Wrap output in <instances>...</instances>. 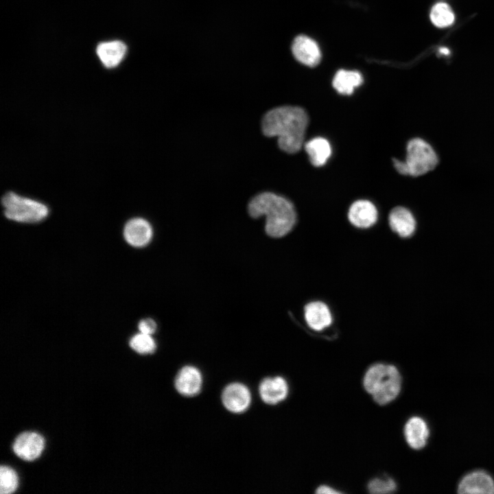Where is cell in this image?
<instances>
[{"label":"cell","mask_w":494,"mask_h":494,"mask_svg":"<svg viewBox=\"0 0 494 494\" xmlns=\"http://www.w3.org/2000/svg\"><path fill=\"white\" fill-rule=\"evenodd\" d=\"M292 50L294 57L307 66L315 67L320 61L321 53L317 43L307 36L296 37Z\"/></svg>","instance_id":"14"},{"label":"cell","mask_w":494,"mask_h":494,"mask_svg":"<svg viewBox=\"0 0 494 494\" xmlns=\"http://www.w3.org/2000/svg\"><path fill=\"white\" fill-rule=\"evenodd\" d=\"M251 393L246 386L241 383L227 385L222 393V402L229 412L240 414L246 412L251 404Z\"/></svg>","instance_id":"6"},{"label":"cell","mask_w":494,"mask_h":494,"mask_svg":"<svg viewBox=\"0 0 494 494\" xmlns=\"http://www.w3.org/2000/svg\"><path fill=\"white\" fill-rule=\"evenodd\" d=\"M138 327L140 332L152 335L156 329V324L152 318H145L139 322Z\"/></svg>","instance_id":"24"},{"label":"cell","mask_w":494,"mask_h":494,"mask_svg":"<svg viewBox=\"0 0 494 494\" xmlns=\"http://www.w3.org/2000/svg\"><path fill=\"white\" fill-rule=\"evenodd\" d=\"M404 161L393 158V165L402 175L419 176L433 170L438 163L433 148L421 138L411 139L407 145Z\"/></svg>","instance_id":"4"},{"label":"cell","mask_w":494,"mask_h":494,"mask_svg":"<svg viewBox=\"0 0 494 494\" xmlns=\"http://www.w3.org/2000/svg\"><path fill=\"white\" fill-rule=\"evenodd\" d=\"M129 344L134 351L140 354L152 353L156 348V342L152 335L141 332L132 336Z\"/></svg>","instance_id":"21"},{"label":"cell","mask_w":494,"mask_h":494,"mask_svg":"<svg viewBox=\"0 0 494 494\" xmlns=\"http://www.w3.org/2000/svg\"><path fill=\"white\" fill-rule=\"evenodd\" d=\"M391 230L401 237H410L416 229V220L412 213L406 208H393L388 216Z\"/></svg>","instance_id":"17"},{"label":"cell","mask_w":494,"mask_h":494,"mask_svg":"<svg viewBox=\"0 0 494 494\" xmlns=\"http://www.w3.org/2000/svg\"><path fill=\"white\" fill-rule=\"evenodd\" d=\"M368 490L374 494L391 493L396 491L397 486L394 479L390 477H377L368 483Z\"/></svg>","instance_id":"23"},{"label":"cell","mask_w":494,"mask_h":494,"mask_svg":"<svg viewBox=\"0 0 494 494\" xmlns=\"http://www.w3.org/2000/svg\"><path fill=\"white\" fill-rule=\"evenodd\" d=\"M430 18L436 27L443 28L454 23L455 14L447 3L439 2L432 6L430 13Z\"/></svg>","instance_id":"20"},{"label":"cell","mask_w":494,"mask_h":494,"mask_svg":"<svg viewBox=\"0 0 494 494\" xmlns=\"http://www.w3.org/2000/svg\"><path fill=\"white\" fill-rule=\"evenodd\" d=\"M18 477L16 472L6 466L0 468V493L10 494L18 487Z\"/></svg>","instance_id":"22"},{"label":"cell","mask_w":494,"mask_h":494,"mask_svg":"<svg viewBox=\"0 0 494 494\" xmlns=\"http://www.w3.org/2000/svg\"><path fill=\"white\" fill-rule=\"evenodd\" d=\"M457 489L462 494H494V479L484 470H474L461 478Z\"/></svg>","instance_id":"7"},{"label":"cell","mask_w":494,"mask_h":494,"mask_svg":"<svg viewBox=\"0 0 494 494\" xmlns=\"http://www.w3.org/2000/svg\"><path fill=\"white\" fill-rule=\"evenodd\" d=\"M288 392V384L281 376L266 377L259 386V396L261 400L268 405H277L284 401Z\"/></svg>","instance_id":"10"},{"label":"cell","mask_w":494,"mask_h":494,"mask_svg":"<svg viewBox=\"0 0 494 494\" xmlns=\"http://www.w3.org/2000/svg\"><path fill=\"white\" fill-rule=\"evenodd\" d=\"M439 51L441 54H445V55H447L449 54V50L445 47L440 48Z\"/></svg>","instance_id":"26"},{"label":"cell","mask_w":494,"mask_h":494,"mask_svg":"<svg viewBox=\"0 0 494 494\" xmlns=\"http://www.w3.org/2000/svg\"><path fill=\"white\" fill-rule=\"evenodd\" d=\"M308 121L304 109L285 106L268 111L262 119L261 128L266 136L277 137L281 150L294 154L302 148Z\"/></svg>","instance_id":"1"},{"label":"cell","mask_w":494,"mask_h":494,"mask_svg":"<svg viewBox=\"0 0 494 494\" xmlns=\"http://www.w3.org/2000/svg\"><path fill=\"white\" fill-rule=\"evenodd\" d=\"M203 383L200 370L193 366H185L177 373L174 386L177 392L185 397H193L201 390Z\"/></svg>","instance_id":"9"},{"label":"cell","mask_w":494,"mask_h":494,"mask_svg":"<svg viewBox=\"0 0 494 494\" xmlns=\"http://www.w3.org/2000/svg\"><path fill=\"white\" fill-rule=\"evenodd\" d=\"M402 379L397 368L392 364L375 363L364 376L363 386L379 405L394 401L401 390Z\"/></svg>","instance_id":"3"},{"label":"cell","mask_w":494,"mask_h":494,"mask_svg":"<svg viewBox=\"0 0 494 494\" xmlns=\"http://www.w3.org/2000/svg\"><path fill=\"white\" fill-rule=\"evenodd\" d=\"M45 447V440L38 433L27 432L19 435L15 439L12 449L21 459L33 461L42 454Z\"/></svg>","instance_id":"8"},{"label":"cell","mask_w":494,"mask_h":494,"mask_svg":"<svg viewBox=\"0 0 494 494\" xmlns=\"http://www.w3.org/2000/svg\"><path fill=\"white\" fill-rule=\"evenodd\" d=\"M316 493H340L342 492L340 491H337L329 486L321 485L317 488Z\"/></svg>","instance_id":"25"},{"label":"cell","mask_w":494,"mask_h":494,"mask_svg":"<svg viewBox=\"0 0 494 494\" xmlns=\"http://www.w3.org/2000/svg\"><path fill=\"white\" fill-rule=\"evenodd\" d=\"M248 211L254 218L266 216V232L274 238L286 235L296 222V213L292 203L271 192L261 193L252 198Z\"/></svg>","instance_id":"2"},{"label":"cell","mask_w":494,"mask_h":494,"mask_svg":"<svg viewBox=\"0 0 494 494\" xmlns=\"http://www.w3.org/2000/svg\"><path fill=\"white\" fill-rule=\"evenodd\" d=\"M1 202L5 216L18 222L36 223L49 214L48 207L43 203L12 191L6 193Z\"/></svg>","instance_id":"5"},{"label":"cell","mask_w":494,"mask_h":494,"mask_svg":"<svg viewBox=\"0 0 494 494\" xmlns=\"http://www.w3.org/2000/svg\"><path fill=\"white\" fill-rule=\"evenodd\" d=\"M152 228L145 219L136 217L127 222L124 228L126 241L134 247H143L152 237Z\"/></svg>","instance_id":"12"},{"label":"cell","mask_w":494,"mask_h":494,"mask_svg":"<svg viewBox=\"0 0 494 494\" xmlns=\"http://www.w3.org/2000/svg\"><path fill=\"white\" fill-rule=\"evenodd\" d=\"M378 213L375 206L366 200L354 202L349 207L348 219L351 224L359 228H368L377 220Z\"/></svg>","instance_id":"11"},{"label":"cell","mask_w":494,"mask_h":494,"mask_svg":"<svg viewBox=\"0 0 494 494\" xmlns=\"http://www.w3.org/2000/svg\"><path fill=\"white\" fill-rule=\"evenodd\" d=\"M126 51V45L120 40L102 42L96 47L99 59L108 69L118 66L124 58Z\"/></svg>","instance_id":"16"},{"label":"cell","mask_w":494,"mask_h":494,"mask_svg":"<svg viewBox=\"0 0 494 494\" xmlns=\"http://www.w3.org/2000/svg\"><path fill=\"white\" fill-rule=\"evenodd\" d=\"M304 318L309 328L322 331L329 327L332 316L329 307L322 301H312L304 307Z\"/></svg>","instance_id":"15"},{"label":"cell","mask_w":494,"mask_h":494,"mask_svg":"<svg viewBox=\"0 0 494 494\" xmlns=\"http://www.w3.org/2000/svg\"><path fill=\"white\" fill-rule=\"evenodd\" d=\"M305 150L311 163L315 167L324 165L331 154L329 142L322 137H316L307 142Z\"/></svg>","instance_id":"18"},{"label":"cell","mask_w":494,"mask_h":494,"mask_svg":"<svg viewBox=\"0 0 494 494\" xmlns=\"http://www.w3.org/2000/svg\"><path fill=\"white\" fill-rule=\"evenodd\" d=\"M403 433L408 445L413 449L419 450L427 445L430 429L424 419L414 416L405 423Z\"/></svg>","instance_id":"13"},{"label":"cell","mask_w":494,"mask_h":494,"mask_svg":"<svg viewBox=\"0 0 494 494\" xmlns=\"http://www.w3.org/2000/svg\"><path fill=\"white\" fill-rule=\"evenodd\" d=\"M362 82L363 78L360 72L341 69L336 73L332 84L339 93L351 95Z\"/></svg>","instance_id":"19"}]
</instances>
